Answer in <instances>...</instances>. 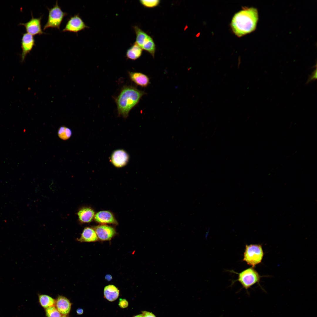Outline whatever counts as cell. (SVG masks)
Wrapping results in <instances>:
<instances>
[{
  "mask_svg": "<svg viewBox=\"0 0 317 317\" xmlns=\"http://www.w3.org/2000/svg\"><path fill=\"white\" fill-rule=\"evenodd\" d=\"M258 20V12L256 8H245L233 16L231 27L235 35L241 37L254 31Z\"/></svg>",
  "mask_w": 317,
  "mask_h": 317,
  "instance_id": "obj_1",
  "label": "cell"
},
{
  "mask_svg": "<svg viewBox=\"0 0 317 317\" xmlns=\"http://www.w3.org/2000/svg\"><path fill=\"white\" fill-rule=\"evenodd\" d=\"M146 93L132 86H124L115 98L118 115L127 118L131 110L139 102Z\"/></svg>",
  "mask_w": 317,
  "mask_h": 317,
  "instance_id": "obj_2",
  "label": "cell"
},
{
  "mask_svg": "<svg viewBox=\"0 0 317 317\" xmlns=\"http://www.w3.org/2000/svg\"><path fill=\"white\" fill-rule=\"evenodd\" d=\"M264 253L262 246L259 244L246 245L243 260L252 267L260 263Z\"/></svg>",
  "mask_w": 317,
  "mask_h": 317,
  "instance_id": "obj_3",
  "label": "cell"
},
{
  "mask_svg": "<svg viewBox=\"0 0 317 317\" xmlns=\"http://www.w3.org/2000/svg\"><path fill=\"white\" fill-rule=\"evenodd\" d=\"M49 13L47 22L44 26L43 30L48 28H57L60 30V26L64 18L68 15L63 12L58 4L57 1L53 6L49 9L48 8Z\"/></svg>",
  "mask_w": 317,
  "mask_h": 317,
  "instance_id": "obj_4",
  "label": "cell"
},
{
  "mask_svg": "<svg viewBox=\"0 0 317 317\" xmlns=\"http://www.w3.org/2000/svg\"><path fill=\"white\" fill-rule=\"evenodd\" d=\"M236 274L238 275L237 281H239L247 290L255 284L259 283L260 281V276L252 267Z\"/></svg>",
  "mask_w": 317,
  "mask_h": 317,
  "instance_id": "obj_5",
  "label": "cell"
},
{
  "mask_svg": "<svg viewBox=\"0 0 317 317\" xmlns=\"http://www.w3.org/2000/svg\"><path fill=\"white\" fill-rule=\"evenodd\" d=\"M89 28L80 16L79 14L71 16L68 19L62 31L77 33L85 28Z\"/></svg>",
  "mask_w": 317,
  "mask_h": 317,
  "instance_id": "obj_6",
  "label": "cell"
},
{
  "mask_svg": "<svg viewBox=\"0 0 317 317\" xmlns=\"http://www.w3.org/2000/svg\"><path fill=\"white\" fill-rule=\"evenodd\" d=\"M31 16V18L28 22L25 23H20L19 25L24 26L27 33L32 36L45 34L41 28V20L43 16L38 18H34L32 13Z\"/></svg>",
  "mask_w": 317,
  "mask_h": 317,
  "instance_id": "obj_7",
  "label": "cell"
},
{
  "mask_svg": "<svg viewBox=\"0 0 317 317\" xmlns=\"http://www.w3.org/2000/svg\"><path fill=\"white\" fill-rule=\"evenodd\" d=\"M98 239L102 241L110 240L115 235L116 231L111 226L102 225L95 226L93 228Z\"/></svg>",
  "mask_w": 317,
  "mask_h": 317,
  "instance_id": "obj_8",
  "label": "cell"
},
{
  "mask_svg": "<svg viewBox=\"0 0 317 317\" xmlns=\"http://www.w3.org/2000/svg\"><path fill=\"white\" fill-rule=\"evenodd\" d=\"M34 45L35 40L33 36L28 33H23L21 40V57L22 62L24 61L27 55L30 53Z\"/></svg>",
  "mask_w": 317,
  "mask_h": 317,
  "instance_id": "obj_9",
  "label": "cell"
},
{
  "mask_svg": "<svg viewBox=\"0 0 317 317\" xmlns=\"http://www.w3.org/2000/svg\"><path fill=\"white\" fill-rule=\"evenodd\" d=\"M129 156L127 153L123 150L114 151L111 157V161L113 164L118 168L121 167L126 165L128 162Z\"/></svg>",
  "mask_w": 317,
  "mask_h": 317,
  "instance_id": "obj_10",
  "label": "cell"
},
{
  "mask_svg": "<svg viewBox=\"0 0 317 317\" xmlns=\"http://www.w3.org/2000/svg\"><path fill=\"white\" fill-rule=\"evenodd\" d=\"M72 304L70 300L66 297L59 295L55 300V305L61 314L65 316L69 313Z\"/></svg>",
  "mask_w": 317,
  "mask_h": 317,
  "instance_id": "obj_11",
  "label": "cell"
},
{
  "mask_svg": "<svg viewBox=\"0 0 317 317\" xmlns=\"http://www.w3.org/2000/svg\"><path fill=\"white\" fill-rule=\"evenodd\" d=\"M97 222L102 224H117V222L112 213L108 211H101L97 213L94 216Z\"/></svg>",
  "mask_w": 317,
  "mask_h": 317,
  "instance_id": "obj_12",
  "label": "cell"
},
{
  "mask_svg": "<svg viewBox=\"0 0 317 317\" xmlns=\"http://www.w3.org/2000/svg\"><path fill=\"white\" fill-rule=\"evenodd\" d=\"M76 240L81 242H89L97 241L98 239L94 229L87 227L83 229L80 237Z\"/></svg>",
  "mask_w": 317,
  "mask_h": 317,
  "instance_id": "obj_13",
  "label": "cell"
},
{
  "mask_svg": "<svg viewBox=\"0 0 317 317\" xmlns=\"http://www.w3.org/2000/svg\"><path fill=\"white\" fill-rule=\"evenodd\" d=\"M128 74L131 80L138 85L146 87L150 83L149 77L142 73L129 72Z\"/></svg>",
  "mask_w": 317,
  "mask_h": 317,
  "instance_id": "obj_14",
  "label": "cell"
},
{
  "mask_svg": "<svg viewBox=\"0 0 317 317\" xmlns=\"http://www.w3.org/2000/svg\"><path fill=\"white\" fill-rule=\"evenodd\" d=\"M80 221L82 223H88L91 222L95 216L94 210L88 207L81 209L77 213Z\"/></svg>",
  "mask_w": 317,
  "mask_h": 317,
  "instance_id": "obj_15",
  "label": "cell"
},
{
  "mask_svg": "<svg viewBox=\"0 0 317 317\" xmlns=\"http://www.w3.org/2000/svg\"><path fill=\"white\" fill-rule=\"evenodd\" d=\"M104 298L108 301H113L116 300L119 295V290L115 286L111 284L105 287L104 290Z\"/></svg>",
  "mask_w": 317,
  "mask_h": 317,
  "instance_id": "obj_16",
  "label": "cell"
},
{
  "mask_svg": "<svg viewBox=\"0 0 317 317\" xmlns=\"http://www.w3.org/2000/svg\"><path fill=\"white\" fill-rule=\"evenodd\" d=\"M142 49L135 43L126 52V56L130 59L135 60L139 58L141 55Z\"/></svg>",
  "mask_w": 317,
  "mask_h": 317,
  "instance_id": "obj_17",
  "label": "cell"
},
{
  "mask_svg": "<svg viewBox=\"0 0 317 317\" xmlns=\"http://www.w3.org/2000/svg\"><path fill=\"white\" fill-rule=\"evenodd\" d=\"M38 299L41 306L45 309L54 306L55 304V300L48 295L39 294Z\"/></svg>",
  "mask_w": 317,
  "mask_h": 317,
  "instance_id": "obj_18",
  "label": "cell"
},
{
  "mask_svg": "<svg viewBox=\"0 0 317 317\" xmlns=\"http://www.w3.org/2000/svg\"><path fill=\"white\" fill-rule=\"evenodd\" d=\"M141 48L148 52L153 57H154L156 50L155 45L153 39L149 36V35L144 41Z\"/></svg>",
  "mask_w": 317,
  "mask_h": 317,
  "instance_id": "obj_19",
  "label": "cell"
},
{
  "mask_svg": "<svg viewBox=\"0 0 317 317\" xmlns=\"http://www.w3.org/2000/svg\"><path fill=\"white\" fill-rule=\"evenodd\" d=\"M134 28L136 36L135 43L141 48L144 42L149 35L137 26H134Z\"/></svg>",
  "mask_w": 317,
  "mask_h": 317,
  "instance_id": "obj_20",
  "label": "cell"
},
{
  "mask_svg": "<svg viewBox=\"0 0 317 317\" xmlns=\"http://www.w3.org/2000/svg\"><path fill=\"white\" fill-rule=\"evenodd\" d=\"M58 134L60 138L65 140L68 139L71 137L72 132L70 129L65 126H62L58 129Z\"/></svg>",
  "mask_w": 317,
  "mask_h": 317,
  "instance_id": "obj_21",
  "label": "cell"
},
{
  "mask_svg": "<svg viewBox=\"0 0 317 317\" xmlns=\"http://www.w3.org/2000/svg\"><path fill=\"white\" fill-rule=\"evenodd\" d=\"M45 311L47 317H62L61 314L54 306L45 309Z\"/></svg>",
  "mask_w": 317,
  "mask_h": 317,
  "instance_id": "obj_22",
  "label": "cell"
},
{
  "mask_svg": "<svg viewBox=\"0 0 317 317\" xmlns=\"http://www.w3.org/2000/svg\"><path fill=\"white\" fill-rule=\"evenodd\" d=\"M141 4L143 6L148 8H153L157 6L160 3L159 0H141Z\"/></svg>",
  "mask_w": 317,
  "mask_h": 317,
  "instance_id": "obj_23",
  "label": "cell"
},
{
  "mask_svg": "<svg viewBox=\"0 0 317 317\" xmlns=\"http://www.w3.org/2000/svg\"><path fill=\"white\" fill-rule=\"evenodd\" d=\"M119 305L121 308H125L128 307V302L125 299H119Z\"/></svg>",
  "mask_w": 317,
  "mask_h": 317,
  "instance_id": "obj_24",
  "label": "cell"
},
{
  "mask_svg": "<svg viewBox=\"0 0 317 317\" xmlns=\"http://www.w3.org/2000/svg\"><path fill=\"white\" fill-rule=\"evenodd\" d=\"M317 79V70L316 68L312 73L311 74L309 75L308 79L306 82V83L308 84L310 82L316 80Z\"/></svg>",
  "mask_w": 317,
  "mask_h": 317,
  "instance_id": "obj_25",
  "label": "cell"
},
{
  "mask_svg": "<svg viewBox=\"0 0 317 317\" xmlns=\"http://www.w3.org/2000/svg\"><path fill=\"white\" fill-rule=\"evenodd\" d=\"M142 314L143 315L144 317H156L152 313L148 311H143Z\"/></svg>",
  "mask_w": 317,
  "mask_h": 317,
  "instance_id": "obj_26",
  "label": "cell"
},
{
  "mask_svg": "<svg viewBox=\"0 0 317 317\" xmlns=\"http://www.w3.org/2000/svg\"><path fill=\"white\" fill-rule=\"evenodd\" d=\"M76 313L78 315H81L83 313V310L81 308H78L76 310Z\"/></svg>",
  "mask_w": 317,
  "mask_h": 317,
  "instance_id": "obj_27",
  "label": "cell"
},
{
  "mask_svg": "<svg viewBox=\"0 0 317 317\" xmlns=\"http://www.w3.org/2000/svg\"><path fill=\"white\" fill-rule=\"evenodd\" d=\"M105 279L108 281H110L112 279V277L110 274H107L105 277Z\"/></svg>",
  "mask_w": 317,
  "mask_h": 317,
  "instance_id": "obj_28",
  "label": "cell"
},
{
  "mask_svg": "<svg viewBox=\"0 0 317 317\" xmlns=\"http://www.w3.org/2000/svg\"><path fill=\"white\" fill-rule=\"evenodd\" d=\"M134 317H144V316L142 314L136 315Z\"/></svg>",
  "mask_w": 317,
  "mask_h": 317,
  "instance_id": "obj_29",
  "label": "cell"
},
{
  "mask_svg": "<svg viewBox=\"0 0 317 317\" xmlns=\"http://www.w3.org/2000/svg\"><path fill=\"white\" fill-rule=\"evenodd\" d=\"M62 317H67L65 316L64 315V316H62Z\"/></svg>",
  "mask_w": 317,
  "mask_h": 317,
  "instance_id": "obj_30",
  "label": "cell"
}]
</instances>
